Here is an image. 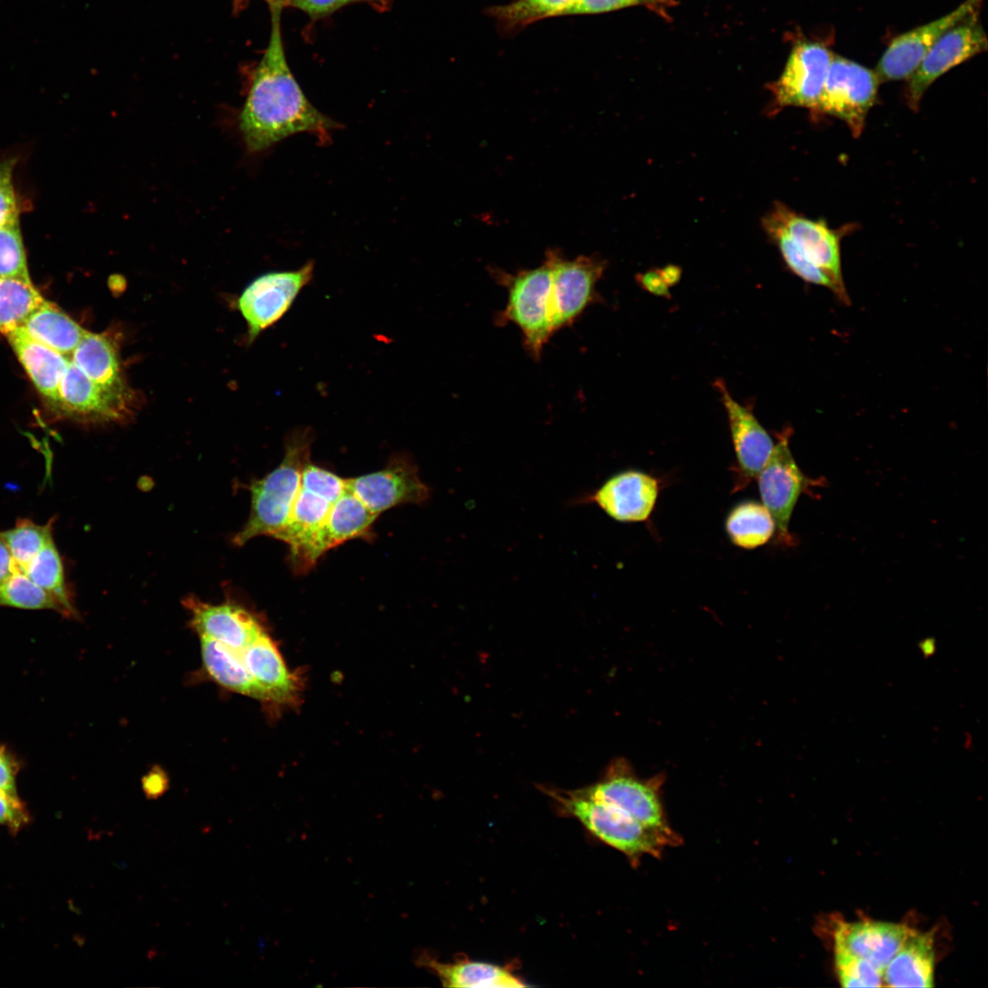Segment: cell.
Masks as SVG:
<instances>
[{
	"label": "cell",
	"instance_id": "6da1fadb",
	"mask_svg": "<svg viewBox=\"0 0 988 988\" xmlns=\"http://www.w3.org/2000/svg\"><path fill=\"white\" fill-rule=\"evenodd\" d=\"M271 30L258 61L239 117L249 152H260L301 133L328 144L339 124L318 111L306 98L289 67L281 28V9L270 8Z\"/></svg>",
	"mask_w": 988,
	"mask_h": 988
},
{
	"label": "cell",
	"instance_id": "7a4b0ae2",
	"mask_svg": "<svg viewBox=\"0 0 988 988\" xmlns=\"http://www.w3.org/2000/svg\"><path fill=\"white\" fill-rule=\"evenodd\" d=\"M565 814L577 819L603 843L625 854L631 864L643 855L659 857L666 846L681 843L675 832H666L648 827L621 809L585 794L582 789L560 790L542 788Z\"/></svg>",
	"mask_w": 988,
	"mask_h": 988
},
{
	"label": "cell",
	"instance_id": "3957f363",
	"mask_svg": "<svg viewBox=\"0 0 988 988\" xmlns=\"http://www.w3.org/2000/svg\"><path fill=\"white\" fill-rule=\"evenodd\" d=\"M312 441L307 428L295 430L286 438L281 464L252 483L250 515L234 538L236 544L261 535L275 538L284 529L300 489L302 470L310 460Z\"/></svg>",
	"mask_w": 988,
	"mask_h": 988
},
{
	"label": "cell",
	"instance_id": "277c9868",
	"mask_svg": "<svg viewBox=\"0 0 988 988\" xmlns=\"http://www.w3.org/2000/svg\"><path fill=\"white\" fill-rule=\"evenodd\" d=\"M491 274L508 293L506 306L497 315V324L511 323L518 327L526 350L539 360L553 335L549 315L552 280L549 262L545 259L535 268L515 274L498 269L491 270Z\"/></svg>",
	"mask_w": 988,
	"mask_h": 988
},
{
	"label": "cell",
	"instance_id": "5b68a950",
	"mask_svg": "<svg viewBox=\"0 0 988 988\" xmlns=\"http://www.w3.org/2000/svg\"><path fill=\"white\" fill-rule=\"evenodd\" d=\"M879 84L875 70L833 54L815 115L822 113L843 121L857 138L876 102Z\"/></svg>",
	"mask_w": 988,
	"mask_h": 988
},
{
	"label": "cell",
	"instance_id": "8992f818",
	"mask_svg": "<svg viewBox=\"0 0 988 988\" xmlns=\"http://www.w3.org/2000/svg\"><path fill=\"white\" fill-rule=\"evenodd\" d=\"M552 271L549 315L553 334L573 324L597 298L596 284L605 270L598 257L573 260L549 250L545 256Z\"/></svg>",
	"mask_w": 988,
	"mask_h": 988
},
{
	"label": "cell",
	"instance_id": "52a82bcc",
	"mask_svg": "<svg viewBox=\"0 0 988 988\" xmlns=\"http://www.w3.org/2000/svg\"><path fill=\"white\" fill-rule=\"evenodd\" d=\"M763 227L781 230L803 255L832 282L836 296L848 304L841 261L843 231L831 229L823 220L801 216L783 203L776 202L762 220Z\"/></svg>",
	"mask_w": 988,
	"mask_h": 988
},
{
	"label": "cell",
	"instance_id": "ba28073f",
	"mask_svg": "<svg viewBox=\"0 0 988 988\" xmlns=\"http://www.w3.org/2000/svg\"><path fill=\"white\" fill-rule=\"evenodd\" d=\"M313 274L314 263L308 262L296 270L263 274L244 288L237 307L247 323L250 341L288 312Z\"/></svg>",
	"mask_w": 988,
	"mask_h": 988
},
{
	"label": "cell",
	"instance_id": "9c48e42d",
	"mask_svg": "<svg viewBox=\"0 0 988 988\" xmlns=\"http://www.w3.org/2000/svg\"><path fill=\"white\" fill-rule=\"evenodd\" d=\"M832 56L819 42L797 41L780 76L768 84L772 94L771 113L795 106L810 110L814 116Z\"/></svg>",
	"mask_w": 988,
	"mask_h": 988
},
{
	"label": "cell",
	"instance_id": "30bf717a",
	"mask_svg": "<svg viewBox=\"0 0 988 988\" xmlns=\"http://www.w3.org/2000/svg\"><path fill=\"white\" fill-rule=\"evenodd\" d=\"M979 12L947 30L932 46L907 79L905 97L917 111L929 86L953 67L986 51L987 36L979 21Z\"/></svg>",
	"mask_w": 988,
	"mask_h": 988
},
{
	"label": "cell",
	"instance_id": "8fae6325",
	"mask_svg": "<svg viewBox=\"0 0 988 988\" xmlns=\"http://www.w3.org/2000/svg\"><path fill=\"white\" fill-rule=\"evenodd\" d=\"M789 432H783L757 474L762 504L776 524L778 541L790 544L789 532L794 508L808 485V479L797 465L789 445Z\"/></svg>",
	"mask_w": 988,
	"mask_h": 988
},
{
	"label": "cell",
	"instance_id": "7c38bea8",
	"mask_svg": "<svg viewBox=\"0 0 988 988\" xmlns=\"http://www.w3.org/2000/svg\"><path fill=\"white\" fill-rule=\"evenodd\" d=\"M983 0H965L951 12L896 37L875 70L880 82L907 80L937 40L950 27L979 12Z\"/></svg>",
	"mask_w": 988,
	"mask_h": 988
},
{
	"label": "cell",
	"instance_id": "4fadbf2b",
	"mask_svg": "<svg viewBox=\"0 0 988 988\" xmlns=\"http://www.w3.org/2000/svg\"><path fill=\"white\" fill-rule=\"evenodd\" d=\"M346 485L378 516L399 505L424 503L430 495L414 463L403 456H394L379 471L347 478Z\"/></svg>",
	"mask_w": 988,
	"mask_h": 988
},
{
	"label": "cell",
	"instance_id": "5bb4252c",
	"mask_svg": "<svg viewBox=\"0 0 988 988\" xmlns=\"http://www.w3.org/2000/svg\"><path fill=\"white\" fill-rule=\"evenodd\" d=\"M659 491L656 478L628 469L608 478L594 492L582 497L580 502L597 505L615 521L639 522L651 515Z\"/></svg>",
	"mask_w": 988,
	"mask_h": 988
},
{
	"label": "cell",
	"instance_id": "9a60e30c",
	"mask_svg": "<svg viewBox=\"0 0 988 988\" xmlns=\"http://www.w3.org/2000/svg\"><path fill=\"white\" fill-rule=\"evenodd\" d=\"M582 790L615 805L648 827L674 832L666 820L654 783L639 780L622 767L615 766L603 779Z\"/></svg>",
	"mask_w": 988,
	"mask_h": 988
},
{
	"label": "cell",
	"instance_id": "2e32d148",
	"mask_svg": "<svg viewBox=\"0 0 988 988\" xmlns=\"http://www.w3.org/2000/svg\"><path fill=\"white\" fill-rule=\"evenodd\" d=\"M378 518L348 489L329 512L295 571H306L327 551L351 539L367 537Z\"/></svg>",
	"mask_w": 988,
	"mask_h": 988
},
{
	"label": "cell",
	"instance_id": "e0dca14e",
	"mask_svg": "<svg viewBox=\"0 0 988 988\" xmlns=\"http://www.w3.org/2000/svg\"><path fill=\"white\" fill-rule=\"evenodd\" d=\"M715 383L727 413L740 484L745 485L757 478L766 464L774 447L773 440L752 411L731 396L722 381Z\"/></svg>",
	"mask_w": 988,
	"mask_h": 988
},
{
	"label": "cell",
	"instance_id": "ac0fdd59",
	"mask_svg": "<svg viewBox=\"0 0 988 988\" xmlns=\"http://www.w3.org/2000/svg\"><path fill=\"white\" fill-rule=\"evenodd\" d=\"M184 604L191 615V627L199 637L235 650H242L264 631L253 615L234 604L213 605L191 597Z\"/></svg>",
	"mask_w": 988,
	"mask_h": 988
},
{
	"label": "cell",
	"instance_id": "d6986e66",
	"mask_svg": "<svg viewBox=\"0 0 988 988\" xmlns=\"http://www.w3.org/2000/svg\"><path fill=\"white\" fill-rule=\"evenodd\" d=\"M908 929L902 924L883 921H840L833 930L834 950L864 959L883 972Z\"/></svg>",
	"mask_w": 988,
	"mask_h": 988
},
{
	"label": "cell",
	"instance_id": "ffe728a7",
	"mask_svg": "<svg viewBox=\"0 0 988 988\" xmlns=\"http://www.w3.org/2000/svg\"><path fill=\"white\" fill-rule=\"evenodd\" d=\"M59 403L68 412L111 421L131 414L134 397H124L105 391L70 360L59 384Z\"/></svg>",
	"mask_w": 988,
	"mask_h": 988
},
{
	"label": "cell",
	"instance_id": "44dd1931",
	"mask_svg": "<svg viewBox=\"0 0 988 988\" xmlns=\"http://www.w3.org/2000/svg\"><path fill=\"white\" fill-rule=\"evenodd\" d=\"M70 360L105 391L124 397H134L122 370L117 336L110 332L86 331L72 352Z\"/></svg>",
	"mask_w": 988,
	"mask_h": 988
},
{
	"label": "cell",
	"instance_id": "7402d4cb",
	"mask_svg": "<svg viewBox=\"0 0 988 988\" xmlns=\"http://www.w3.org/2000/svg\"><path fill=\"white\" fill-rule=\"evenodd\" d=\"M240 652L263 692L265 702L294 703L298 695V680L288 671L275 643L265 631Z\"/></svg>",
	"mask_w": 988,
	"mask_h": 988
},
{
	"label": "cell",
	"instance_id": "603a6c76",
	"mask_svg": "<svg viewBox=\"0 0 988 988\" xmlns=\"http://www.w3.org/2000/svg\"><path fill=\"white\" fill-rule=\"evenodd\" d=\"M931 932L909 929L900 948L883 971L890 987H933L935 952Z\"/></svg>",
	"mask_w": 988,
	"mask_h": 988
},
{
	"label": "cell",
	"instance_id": "cb8c5ba5",
	"mask_svg": "<svg viewBox=\"0 0 988 988\" xmlns=\"http://www.w3.org/2000/svg\"><path fill=\"white\" fill-rule=\"evenodd\" d=\"M419 966L435 973L446 987H526L524 981L510 967L494 963L458 959L454 962H441L423 952L417 957Z\"/></svg>",
	"mask_w": 988,
	"mask_h": 988
},
{
	"label": "cell",
	"instance_id": "d4e9b609",
	"mask_svg": "<svg viewBox=\"0 0 988 988\" xmlns=\"http://www.w3.org/2000/svg\"><path fill=\"white\" fill-rule=\"evenodd\" d=\"M6 338L38 392L59 403V384L70 359L33 339L23 328Z\"/></svg>",
	"mask_w": 988,
	"mask_h": 988
},
{
	"label": "cell",
	"instance_id": "484cf974",
	"mask_svg": "<svg viewBox=\"0 0 988 988\" xmlns=\"http://www.w3.org/2000/svg\"><path fill=\"white\" fill-rule=\"evenodd\" d=\"M332 504L322 496L300 487L289 519L275 537L289 545L294 570L323 525Z\"/></svg>",
	"mask_w": 988,
	"mask_h": 988
},
{
	"label": "cell",
	"instance_id": "4316f807",
	"mask_svg": "<svg viewBox=\"0 0 988 988\" xmlns=\"http://www.w3.org/2000/svg\"><path fill=\"white\" fill-rule=\"evenodd\" d=\"M199 639L202 662L213 681L232 692L265 701L263 692L245 666L240 651L212 639Z\"/></svg>",
	"mask_w": 988,
	"mask_h": 988
},
{
	"label": "cell",
	"instance_id": "83f0119b",
	"mask_svg": "<svg viewBox=\"0 0 988 988\" xmlns=\"http://www.w3.org/2000/svg\"><path fill=\"white\" fill-rule=\"evenodd\" d=\"M23 328L33 339L70 359L87 331L47 300L30 315Z\"/></svg>",
	"mask_w": 988,
	"mask_h": 988
},
{
	"label": "cell",
	"instance_id": "f1b7e54d",
	"mask_svg": "<svg viewBox=\"0 0 988 988\" xmlns=\"http://www.w3.org/2000/svg\"><path fill=\"white\" fill-rule=\"evenodd\" d=\"M725 527L730 541L742 549L762 546L776 532L770 512L755 500H745L734 506L726 516Z\"/></svg>",
	"mask_w": 988,
	"mask_h": 988
},
{
	"label": "cell",
	"instance_id": "f546056e",
	"mask_svg": "<svg viewBox=\"0 0 988 988\" xmlns=\"http://www.w3.org/2000/svg\"><path fill=\"white\" fill-rule=\"evenodd\" d=\"M575 0H514L485 10L499 32L514 35L539 20L567 16Z\"/></svg>",
	"mask_w": 988,
	"mask_h": 988
},
{
	"label": "cell",
	"instance_id": "4dcf8cb0",
	"mask_svg": "<svg viewBox=\"0 0 988 988\" xmlns=\"http://www.w3.org/2000/svg\"><path fill=\"white\" fill-rule=\"evenodd\" d=\"M44 301L31 281L0 278V333L7 336L23 328Z\"/></svg>",
	"mask_w": 988,
	"mask_h": 988
},
{
	"label": "cell",
	"instance_id": "1f68e13d",
	"mask_svg": "<svg viewBox=\"0 0 988 988\" xmlns=\"http://www.w3.org/2000/svg\"><path fill=\"white\" fill-rule=\"evenodd\" d=\"M23 572L59 603L64 616H76L66 584L63 563L53 540L43 547Z\"/></svg>",
	"mask_w": 988,
	"mask_h": 988
},
{
	"label": "cell",
	"instance_id": "d6a6232c",
	"mask_svg": "<svg viewBox=\"0 0 988 988\" xmlns=\"http://www.w3.org/2000/svg\"><path fill=\"white\" fill-rule=\"evenodd\" d=\"M52 529L53 520L40 525L28 519H19L13 528L0 532L10 550L14 569L25 570L43 547L53 540Z\"/></svg>",
	"mask_w": 988,
	"mask_h": 988
},
{
	"label": "cell",
	"instance_id": "836d02e7",
	"mask_svg": "<svg viewBox=\"0 0 988 988\" xmlns=\"http://www.w3.org/2000/svg\"><path fill=\"white\" fill-rule=\"evenodd\" d=\"M0 607L50 609L64 616L62 607L53 596L16 569L0 585Z\"/></svg>",
	"mask_w": 988,
	"mask_h": 988
},
{
	"label": "cell",
	"instance_id": "e575fe53",
	"mask_svg": "<svg viewBox=\"0 0 988 988\" xmlns=\"http://www.w3.org/2000/svg\"><path fill=\"white\" fill-rule=\"evenodd\" d=\"M764 229L776 242L785 263L796 275L805 282L824 286L835 293L834 285L830 278L803 255L785 232L775 227H764Z\"/></svg>",
	"mask_w": 988,
	"mask_h": 988
},
{
	"label": "cell",
	"instance_id": "d590c367",
	"mask_svg": "<svg viewBox=\"0 0 988 988\" xmlns=\"http://www.w3.org/2000/svg\"><path fill=\"white\" fill-rule=\"evenodd\" d=\"M31 281L18 221L0 227V278Z\"/></svg>",
	"mask_w": 988,
	"mask_h": 988
},
{
	"label": "cell",
	"instance_id": "8d00e7d4",
	"mask_svg": "<svg viewBox=\"0 0 988 988\" xmlns=\"http://www.w3.org/2000/svg\"><path fill=\"white\" fill-rule=\"evenodd\" d=\"M835 972L843 987H880L883 972L868 961L834 950Z\"/></svg>",
	"mask_w": 988,
	"mask_h": 988
},
{
	"label": "cell",
	"instance_id": "74e56055",
	"mask_svg": "<svg viewBox=\"0 0 988 988\" xmlns=\"http://www.w3.org/2000/svg\"><path fill=\"white\" fill-rule=\"evenodd\" d=\"M300 487L334 503L347 489L346 479L309 460L301 474Z\"/></svg>",
	"mask_w": 988,
	"mask_h": 988
},
{
	"label": "cell",
	"instance_id": "f35d334b",
	"mask_svg": "<svg viewBox=\"0 0 988 988\" xmlns=\"http://www.w3.org/2000/svg\"><path fill=\"white\" fill-rule=\"evenodd\" d=\"M672 0H575L567 16L604 14L632 6H645L665 15Z\"/></svg>",
	"mask_w": 988,
	"mask_h": 988
},
{
	"label": "cell",
	"instance_id": "ab89813d",
	"mask_svg": "<svg viewBox=\"0 0 988 988\" xmlns=\"http://www.w3.org/2000/svg\"><path fill=\"white\" fill-rule=\"evenodd\" d=\"M15 158L0 161V227L18 221V204L13 185Z\"/></svg>",
	"mask_w": 988,
	"mask_h": 988
},
{
	"label": "cell",
	"instance_id": "60d3db41",
	"mask_svg": "<svg viewBox=\"0 0 988 988\" xmlns=\"http://www.w3.org/2000/svg\"><path fill=\"white\" fill-rule=\"evenodd\" d=\"M389 0H294L296 7L310 17L317 19L328 16L339 8L354 3H364L379 11L386 10Z\"/></svg>",
	"mask_w": 988,
	"mask_h": 988
},
{
	"label": "cell",
	"instance_id": "b9f144b4",
	"mask_svg": "<svg viewBox=\"0 0 988 988\" xmlns=\"http://www.w3.org/2000/svg\"><path fill=\"white\" fill-rule=\"evenodd\" d=\"M27 821V811L19 798L0 791V827L16 832Z\"/></svg>",
	"mask_w": 988,
	"mask_h": 988
},
{
	"label": "cell",
	"instance_id": "7bdbcfd3",
	"mask_svg": "<svg viewBox=\"0 0 988 988\" xmlns=\"http://www.w3.org/2000/svg\"><path fill=\"white\" fill-rule=\"evenodd\" d=\"M18 763L15 757L0 746V791L13 797H18L16 792V775Z\"/></svg>",
	"mask_w": 988,
	"mask_h": 988
},
{
	"label": "cell",
	"instance_id": "ee69618b",
	"mask_svg": "<svg viewBox=\"0 0 988 988\" xmlns=\"http://www.w3.org/2000/svg\"><path fill=\"white\" fill-rule=\"evenodd\" d=\"M640 284L650 292L665 295L668 293V286L666 280L662 276L660 271L648 272L641 275L639 278Z\"/></svg>",
	"mask_w": 988,
	"mask_h": 988
},
{
	"label": "cell",
	"instance_id": "f6af8a7d",
	"mask_svg": "<svg viewBox=\"0 0 988 988\" xmlns=\"http://www.w3.org/2000/svg\"><path fill=\"white\" fill-rule=\"evenodd\" d=\"M14 561L5 539L0 533V585L12 575Z\"/></svg>",
	"mask_w": 988,
	"mask_h": 988
},
{
	"label": "cell",
	"instance_id": "bcb514c9",
	"mask_svg": "<svg viewBox=\"0 0 988 988\" xmlns=\"http://www.w3.org/2000/svg\"><path fill=\"white\" fill-rule=\"evenodd\" d=\"M166 789V779L160 774H150L144 780V790L148 798H157Z\"/></svg>",
	"mask_w": 988,
	"mask_h": 988
},
{
	"label": "cell",
	"instance_id": "7dc6e473",
	"mask_svg": "<svg viewBox=\"0 0 988 988\" xmlns=\"http://www.w3.org/2000/svg\"><path fill=\"white\" fill-rule=\"evenodd\" d=\"M270 8L283 10L284 7L292 6L294 0H264Z\"/></svg>",
	"mask_w": 988,
	"mask_h": 988
},
{
	"label": "cell",
	"instance_id": "c3c4849f",
	"mask_svg": "<svg viewBox=\"0 0 988 988\" xmlns=\"http://www.w3.org/2000/svg\"><path fill=\"white\" fill-rule=\"evenodd\" d=\"M245 1L247 0H235V7H241Z\"/></svg>",
	"mask_w": 988,
	"mask_h": 988
}]
</instances>
